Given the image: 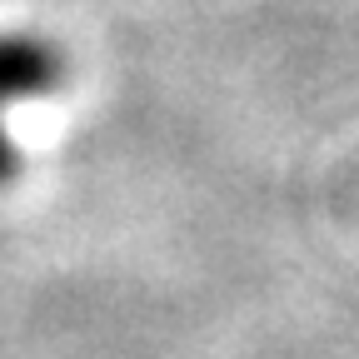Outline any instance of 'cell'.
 Listing matches in <instances>:
<instances>
[{"mask_svg":"<svg viewBox=\"0 0 359 359\" xmlns=\"http://www.w3.org/2000/svg\"><path fill=\"white\" fill-rule=\"evenodd\" d=\"M65 80V60L50 40L40 35H0V185L20 170V150L11 145L6 115L20 100L50 95V90Z\"/></svg>","mask_w":359,"mask_h":359,"instance_id":"cell-1","label":"cell"}]
</instances>
